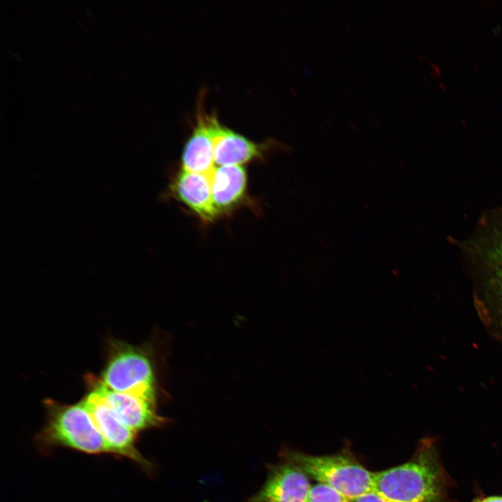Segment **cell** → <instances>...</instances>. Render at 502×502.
Returning <instances> with one entry per match:
<instances>
[{
	"label": "cell",
	"mask_w": 502,
	"mask_h": 502,
	"mask_svg": "<svg viewBox=\"0 0 502 502\" xmlns=\"http://www.w3.org/2000/svg\"><path fill=\"white\" fill-rule=\"evenodd\" d=\"M473 281L477 311L502 343V206L485 212L461 245Z\"/></svg>",
	"instance_id": "obj_1"
},
{
	"label": "cell",
	"mask_w": 502,
	"mask_h": 502,
	"mask_svg": "<svg viewBox=\"0 0 502 502\" xmlns=\"http://www.w3.org/2000/svg\"><path fill=\"white\" fill-rule=\"evenodd\" d=\"M373 480L374 492L390 502H443V476L429 441L411 460L374 473Z\"/></svg>",
	"instance_id": "obj_2"
},
{
	"label": "cell",
	"mask_w": 502,
	"mask_h": 502,
	"mask_svg": "<svg viewBox=\"0 0 502 502\" xmlns=\"http://www.w3.org/2000/svg\"><path fill=\"white\" fill-rule=\"evenodd\" d=\"M46 421L36 434L35 443L44 454L66 448L88 455L109 453L105 441L83 402L64 404L45 402Z\"/></svg>",
	"instance_id": "obj_3"
},
{
	"label": "cell",
	"mask_w": 502,
	"mask_h": 502,
	"mask_svg": "<svg viewBox=\"0 0 502 502\" xmlns=\"http://www.w3.org/2000/svg\"><path fill=\"white\" fill-rule=\"evenodd\" d=\"M291 462L318 482L328 485L352 500L374 490L373 473L344 455H310L289 452Z\"/></svg>",
	"instance_id": "obj_4"
},
{
	"label": "cell",
	"mask_w": 502,
	"mask_h": 502,
	"mask_svg": "<svg viewBox=\"0 0 502 502\" xmlns=\"http://www.w3.org/2000/svg\"><path fill=\"white\" fill-rule=\"evenodd\" d=\"M100 381L116 392L155 395L151 358L145 350L123 343L113 345Z\"/></svg>",
	"instance_id": "obj_5"
},
{
	"label": "cell",
	"mask_w": 502,
	"mask_h": 502,
	"mask_svg": "<svg viewBox=\"0 0 502 502\" xmlns=\"http://www.w3.org/2000/svg\"><path fill=\"white\" fill-rule=\"evenodd\" d=\"M82 402L101 434L109 453L129 459L146 471L151 469V464L136 447L138 434L119 418L96 390L93 388Z\"/></svg>",
	"instance_id": "obj_6"
},
{
	"label": "cell",
	"mask_w": 502,
	"mask_h": 502,
	"mask_svg": "<svg viewBox=\"0 0 502 502\" xmlns=\"http://www.w3.org/2000/svg\"><path fill=\"white\" fill-rule=\"evenodd\" d=\"M93 384V388L102 395L119 418L136 433L163 423L164 419L156 411L155 395L114 391L100 381H94Z\"/></svg>",
	"instance_id": "obj_7"
},
{
	"label": "cell",
	"mask_w": 502,
	"mask_h": 502,
	"mask_svg": "<svg viewBox=\"0 0 502 502\" xmlns=\"http://www.w3.org/2000/svg\"><path fill=\"white\" fill-rule=\"evenodd\" d=\"M311 486L307 475L285 459L269 469L266 481L249 502H307Z\"/></svg>",
	"instance_id": "obj_8"
},
{
	"label": "cell",
	"mask_w": 502,
	"mask_h": 502,
	"mask_svg": "<svg viewBox=\"0 0 502 502\" xmlns=\"http://www.w3.org/2000/svg\"><path fill=\"white\" fill-rule=\"evenodd\" d=\"M204 118L213 144L218 166L241 165L261 155L262 147L223 126L213 114L204 112Z\"/></svg>",
	"instance_id": "obj_9"
},
{
	"label": "cell",
	"mask_w": 502,
	"mask_h": 502,
	"mask_svg": "<svg viewBox=\"0 0 502 502\" xmlns=\"http://www.w3.org/2000/svg\"><path fill=\"white\" fill-rule=\"evenodd\" d=\"M174 190L202 221L212 222L220 213L213 201L208 176L182 169L175 181Z\"/></svg>",
	"instance_id": "obj_10"
},
{
	"label": "cell",
	"mask_w": 502,
	"mask_h": 502,
	"mask_svg": "<svg viewBox=\"0 0 502 502\" xmlns=\"http://www.w3.org/2000/svg\"><path fill=\"white\" fill-rule=\"evenodd\" d=\"M199 108L196 124L183 149L182 169L209 176L216 167L213 144L204 121L201 104Z\"/></svg>",
	"instance_id": "obj_11"
},
{
	"label": "cell",
	"mask_w": 502,
	"mask_h": 502,
	"mask_svg": "<svg viewBox=\"0 0 502 502\" xmlns=\"http://www.w3.org/2000/svg\"><path fill=\"white\" fill-rule=\"evenodd\" d=\"M208 178L213 201L220 212L234 206L245 193L246 174L241 165L216 166Z\"/></svg>",
	"instance_id": "obj_12"
},
{
	"label": "cell",
	"mask_w": 502,
	"mask_h": 502,
	"mask_svg": "<svg viewBox=\"0 0 502 502\" xmlns=\"http://www.w3.org/2000/svg\"><path fill=\"white\" fill-rule=\"evenodd\" d=\"M307 502H351V500L333 487L318 482L311 486Z\"/></svg>",
	"instance_id": "obj_13"
},
{
	"label": "cell",
	"mask_w": 502,
	"mask_h": 502,
	"mask_svg": "<svg viewBox=\"0 0 502 502\" xmlns=\"http://www.w3.org/2000/svg\"><path fill=\"white\" fill-rule=\"evenodd\" d=\"M351 502H390L377 492L372 491L364 494L354 499Z\"/></svg>",
	"instance_id": "obj_14"
},
{
	"label": "cell",
	"mask_w": 502,
	"mask_h": 502,
	"mask_svg": "<svg viewBox=\"0 0 502 502\" xmlns=\"http://www.w3.org/2000/svg\"><path fill=\"white\" fill-rule=\"evenodd\" d=\"M476 502H502V496H493L484 498Z\"/></svg>",
	"instance_id": "obj_15"
}]
</instances>
